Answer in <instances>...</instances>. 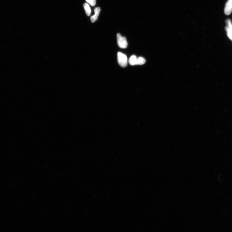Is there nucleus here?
<instances>
[{
  "mask_svg": "<svg viewBox=\"0 0 232 232\" xmlns=\"http://www.w3.org/2000/svg\"><path fill=\"white\" fill-rule=\"evenodd\" d=\"M224 13L226 15H230L232 12V0H229L226 3L225 9H224Z\"/></svg>",
  "mask_w": 232,
  "mask_h": 232,
  "instance_id": "obj_3",
  "label": "nucleus"
},
{
  "mask_svg": "<svg viewBox=\"0 0 232 232\" xmlns=\"http://www.w3.org/2000/svg\"><path fill=\"white\" fill-rule=\"evenodd\" d=\"M137 58L135 55L131 56L129 60V63L131 65H137Z\"/></svg>",
  "mask_w": 232,
  "mask_h": 232,
  "instance_id": "obj_5",
  "label": "nucleus"
},
{
  "mask_svg": "<svg viewBox=\"0 0 232 232\" xmlns=\"http://www.w3.org/2000/svg\"><path fill=\"white\" fill-rule=\"evenodd\" d=\"M117 38L119 47L123 49L127 48L128 43L126 37H122L120 34L118 33L117 35Z\"/></svg>",
  "mask_w": 232,
  "mask_h": 232,
  "instance_id": "obj_2",
  "label": "nucleus"
},
{
  "mask_svg": "<svg viewBox=\"0 0 232 232\" xmlns=\"http://www.w3.org/2000/svg\"><path fill=\"white\" fill-rule=\"evenodd\" d=\"M226 23L227 25L226 27L228 29L232 31V25L231 21L230 19H227L226 21Z\"/></svg>",
  "mask_w": 232,
  "mask_h": 232,
  "instance_id": "obj_8",
  "label": "nucleus"
},
{
  "mask_svg": "<svg viewBox=\"0 0 232 232\" xmlns=\"http://www.w3.org/2000/svg\"><path fill=\"white\" fill-rule=\"evenodd\" d=\"M117 57V61L119 65L123 68L126 67L127 65V59L125 54L118 52Z\"/></svg>",
  "mask_w": 232,
  "mask_h": 232,
  "instance_id": "obj_1",
  "label": "nucleus"
},
{
  "mask_svg": "<svg viewBox=\"0 0 232 232\" xmlns=\"http://www.w3.org/2000/svg\"><path fill=\"white\" fill-rule=\"evenodd\" d=\"M146 60L142 57H140L137 58V65H142L145 63Z\"/></svg>",
  "mask_w": 232,
  "mask_h": 232,
  "instance_id": "obj_7",
  "label": "nucleus"
},
{
  "mask_svg": "<svg viewBox=\"0 0 232 232\" xmlns=\"http://www.w3.org/2000/svg\"><path fill=\"white\" fill-rule=\"evenodd\" d=\"M100 11V9L99 7H97L94 9L95 14L91 17V21L92 23H94L98 18V17Z\"/></svg>",
  "mask_w": 232,
  "mask_h": 232,
  "instance_id": "obj_4",
  "label": "nucleus"
},
{
  "mask_svg": "<svg viewBox=\"0 0 232 232\" xmlns=\"http://www.w3.org/2000/svg\"><path fill=\"white\" fill-rule=\"evenodd\" d=\"M86 1L92 6H94L96 4V0H86Z\"/></svg>",
  "mask_w": 232,
  "mask_h": 232,
  "instance_id": "obj_9",
  "label": "nucleus"
},
{
  "mask_svg": "<svg viewBox=\"0 0 232 232\" xmlns=\"http://www.w3.org/2000/svg\"><path fill=\"white\" fill-rule=\"evenodd\" d=\"M83 6L87 16H90L91 13V10L90 5L88 3H85L83 5Z\"/></svg>",
  "mask_w": 232,
  "mask_h": 232,
  "instance_id": "obj_6",
  "label": "nucleus"
}]
</instances>
